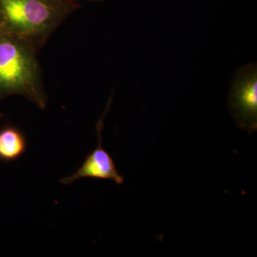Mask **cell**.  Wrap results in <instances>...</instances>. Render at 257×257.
Returning <instances> with one entry per match:
<instances>
[{"label": "cell", "instance_id": "cell-3", "mask_svg": "<svg viewBox=\"0 0 257 257\" xmlns=\"http://www.w3.org/2000/svg\"><path fill=\"white\" fill-rule=\"evenodd\" d=\"M230 112L239 127L251 133L257 128V67L250 64L238 69L229 95Z\"/></svg>", "mask_w": 257, "mask_h": 257}, {"label": "cell", "instance_id": "cell-5", "mask_svg": "<svg viewBox=\"0 0 257 257\" xmlns=\"http://www.w3.org/2000/svg\"><path fill=\"white\" fill-rule=\"evenodd\" d=\"M26 148V138L20 130L6 126L0 130V160H17L25 153Z\"/></svg>", "mask_w": 257, "mask_h": 257}, {"label": "cell", "instance_id": "cell-7", "mask_svg": "<svg viewBox=\"0 0 257 257\" xmlns=\"http://www.w3.org/2000/svg\"><path fill=\"white\" fill-rule=\"evenodd\" d=\"M92 1H101V0H92Z\"/></svg>", "mask_w": 257, "mask_h": 257}, {"label": "cell", "instance_id": "cell-4", "mask_svg": "<svg viewBox=\"0 0 257 257\" xmlns=\"http://www.w3.org/2000/svg\"><path fill=\"white\" fill-rule=\"evenodd\" d=\"M103 119L104 115L96 124L98 145L95 150L90 155H88L82 165L73 175L60 179V182L62 184L68 185L76 180L86 177L108 179L113 181L118 185H121L124 183V177L116 170L112 157L103 148L101 135L103 128Z\"/></svg>", "mask_w": 257, "mask_h": 257}, {"label": "cell", "instance_id": "cell-1", "mask_svg": "<svg viewBox=\"0 0 257 257\" xmlns=\"http://www.w3.org/2000/svg\"><path fill=\"white\" fill-rule=\"evenodd\" d=\"M18 94L40 109L47 106L35 47L0 29V101Z\"/></svg>", "mask_w": 257, "mask_h": 257}, {"label": "cell", "instance_id": "cell-6", "mask_svg": "<svg viewBox=\"0 0 257 257\" xmlns=\"http://www.w3.org/2000/svg\"><path fill=\"white\" fill-rule=\"evenodd\" d=\"M3 117V114H1V113H0V119H2V118Z\"/></svg>", "mask_w": 257, "mask_h": 257}, {"label": "cell", "instance_id": "cell-2", "mask_svg": "<svg viewBox=\"0 0 257 257\" xmlns=\"http://www.w3.org/2000/svg\"><path fill=\"white\" fill-rule=\"evenodd\" d=\"M76 8L74 0H0V29L36 47Z\"/></svg>", "mask_w": 257, "mask_h": 257}]
</instances>
